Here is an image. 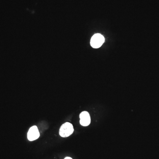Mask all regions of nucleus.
Masks as SVG:
<instances>
[{
	"instance_id": "nucleus-1",
	"label": "nucleus",
	"mask_w": 159,
	"mask_h": 159,
	"mask_svg": "<svg viewBox=\"0 0 159 159\" xmlns=\"http://www.w3.org/2000/svg\"><path fill=\"white\" fill-rule=\"evenodd\" d=\"M73 131L74 128L73 125L69 122H65L60 128L59 135L62 138H66L71 135Z\"/></svg>"
},
{
	"instance_id": "nucleus-2",
	"label": "nucleus",
	"mask_w": 159,
	"mask_h": 159,
	"mask_svg": "<svg viewBox=\"0 0 159 159\" xmlns=\"http://www.w3.org/2000/svg\"><path fill=\"white\" fill-rule=\"evenodd\" d=\"M104 42V38L100 34H96L92 36L91 38V46L94 48L100 47Z\"/></svg>"
},
{
	"instance_id": "nucleus-3",
	"label": "nucleus",
	"mask_w": 159,
	"mask_h": 159,
	"mask_svg": "<svg viewBox=\"0 0 159 159\" xmlns=\"http://www.w3.org/2000/svg\"><path fill=\"white\" fill-rule=\"evenodd\" d=\"M40 136L39 131L36 126L30 128L28 133V139L29 141H33L36 140Z\"/></svg>"
},
{
	"instance_id": "nucleus-4",
	"label": "nucleus",
	"mask_w": 159,
	"mask_h": 159,
	"mask_svg": "<svg viewBox=\"0 0 159 159\" xmlns=\"http://www.w3.org/2000/svg\"><path fill=\"white\" fill-rule=\"evenodd\" d=\"M80 124L84 126H88L91 122V118L89 113L87 112H83L80 114Z\"/></svg>"
},
{
	"instance_id": "nucleus-5",
	"label": "nucleus",
	"mask_w": 159,
	"mask_h": 159,
	"mask_svg": "<svg viewBox=\"0 0 159 159\" xmlns=\"http://www.w3.org/2000/svg\"><path fill=\"white\" fill-rule=\"evenodd\" d=\"M64 159H73L72 158L70 157H66Z\"/></svg>"
}]
</instances>
